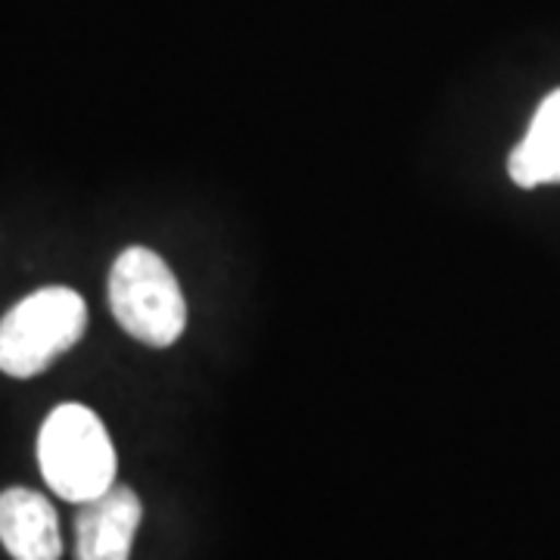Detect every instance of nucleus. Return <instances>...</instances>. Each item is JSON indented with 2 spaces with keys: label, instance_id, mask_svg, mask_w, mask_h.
Listing matches in <instances>:
<instances>
[{
  "label": "nucleus",
  "instance_id": "nucleus-1",
  "mask_svg": "<svg viewBox=\"0 0 560 560\" xmlns=\"http://www.w3.org/2000/svg\"><path fill=\"white\" fill-rule=\"evenodd\" d=\"M38 464L60 499L81 504L116 486V448L103 420L79 401L54 408L40 423Z\"/></svg>",
  "mask_w": 560,
  "mask_h": 560
},
{
  "label": "nucleus",
  "instance_id": "nucleus-6",
  "mask_svg": "<svg viewBox=\"0 0 560 560\" xmlns=\"http://www.w3.org/2000/svg\"><path fill=\"white\" fill-rule=\"evenodd\" d=\"M508 175L526 190L560 184V88L539 103L523 140L511 150Z\"/></svg>",
  "mask_w": 560,
  "mask_h": 560
},
{
  "label": "nucleus",
  "instance_id": "nucleus-2",
  "mask_svg": "<svg viewBox=\"0 0 560 560\" xmlns=\"http://www.w3.org/2000/svg\"><path fill=\"white\" fill-rule=\"evenodd\" d=\"M88 305L69 287H44L0 318V371L28 381L84 337Z\"/></svg>",
  "mask_w": 560,
  "mask_h": 560
},
{
  "label": "nucleus",
  "instance_id": "nucleus-4",
  "mask_svg": "<svg viewBox=\"0 0 560 560\" xmlns=\"http://www.w3.org/2000/svg\"><path fill=\"white\" fill-rule=\"evenodd\" d=\"M143 504L131 486H113L81 501L75 514V560H128L135 548Z\"/></svg>",
  "mask_w": 560,
  "mask_h": 560
},
{
  "label": "nucleus",
  "instance_id": "nucleus-5",
  "mask_svg": "<svg viewBox=\"0 0 560 560\" xmlns=\"http://www.w3.org/2000/svg\"><path fill=\"white\" fill-rule=\"evenodd\" d=\"M0 545L13 560H60L62 536L54 504L25 486L0 492Z\"/></svg>",
  "mask_w": 560,
  "mask_h": 560
},
{
  "label": "nucleus",
  "instance_id": "nucleus-3",
  "mask_svg": "<svg viewBox=\"0 0 560 560\" xmlns=\"http://www.w3.org/2000/svg\"><path fill=\"white\" fill-rule=\"evenodd\" d=\"M109 308L119 327L143 346L165 349L187 327V302L175 271L147 246L125 249L109 271Z\"/></svg>",
  "mask_w": 560,
  "mask_h": 560
}]
</instances>
